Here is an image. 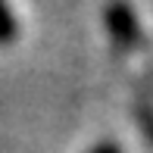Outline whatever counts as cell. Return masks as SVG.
Returning <instances> with one entry per match:
<instances>
[{"mask_svg":"<svg viewBox=\"0 0 153 153\" xmlns=\"http://www.w3.org/2000/svg\"><path fill=\"white\" fill-rule=\"evenodd\" d=\"M103 22H106V31L125 47H134L137 41H141L137 16H134V10H131L125 0H109L106 10H103Z\"/></svg>","mask_w":153,"mask_h":153,"instance_id":"obj_1","label":"cell"},{"mask_svg":"<svg viewBox=\"0 0 153 153\" xmlns=\"http://www.w3.org/2000/svg\"><path fill=\"white\" fill-rule=\"evenodd\" d=\"M16 34H19L16 16H13V10L6 6V0H0V44H10Z\"/></svg>","mask_w":153,"mask_h":153,"instance_id":"obj_2","label":"cell"},{"mask_svg":"<svg viewBox=\"0 0 153 153\" xmlns=\"http://www.w3.org/2000/svg\"><path fill=\"white\" fill-rule=\"evenodd\" d=\"M91 153H122V150H119V144H116V141H100Z\"/></svg>","mask_w":153,"mask_h":153,"instance_id":"obj_3","label":"cell"},{"mask_svg":"<svg viewBox=\"0 0 153 153\" xmlns=\"http://www.w3.org/2000/svg\"><path fill=\"white\" fill-rule=\"evenodd\" d=\"M144 128H147L150 137H153V116H150V113H144Z\"/></svg>","mask_w":153,"mask_h":153,"instance_id":"obj_4","label":"cell"}]
</instances>
